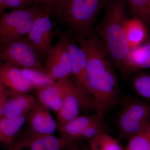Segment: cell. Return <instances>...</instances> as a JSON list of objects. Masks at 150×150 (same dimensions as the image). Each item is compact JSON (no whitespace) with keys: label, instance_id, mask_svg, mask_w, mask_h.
Listing matches in <instances>:
<instances>
[{"label":"cell","instance_id":"484cf974","mask_svg":"<svg viewBox=\"0 0 150 150\" xmlns=\"http://www.w3.org/2000/svg\"><path fill=\"white\" fill-rule=\"evenodd\" d=\"M36 0H5L6 8L12 11L24 9L35 5Z\"/></svg>","mask_w":150,"mask_h":150},{"label":"cell","instance_id":"f1b7e54d","mask_svg":"<svg viewBox=\"0 0 150 150\" xmlns=\"http://www.w3.org/2000/svg\"><path fill=\"white\" fill-rule=\"evenodd\" d=\"M5 0H0V15L4 13L6 10Z\"/></svg>","mask_w":150,"mask_h":150},{"label":"cell","instance_id":"ffe728a7","mask_svg":"<svg viewBox=\"0 0 150 150\" xmlns=\"http://www.w3.org/2000/svg\"><path fill=\"white\" fill-rule=\"evenodd\" d=\"M125 150H150V121L129 140Z\"/></svg>","mask_w":150,"mask_h":150},{"label":"cell","instance_id":"ba28073f","mask_svg":"<svg viewBox=\"0 0 150 150\" xmlns=\"http://www.w3.org/2000/svg\"><path fill=\"white\" fill-rule=\"evenodd\" d=\"M46 73L55 81L72 76L71 56L67 45L59 38L57 42L47 54Z\"/></svg>","mask_w":150,"mask_h":150},{"label":"cell","instance_id":"9c48e42d","mask_svg":"<svg viewBox=\"0 0 150 150\" xmlns=\"http://www.w3.org/2000/svg\"><path fill=\"white\" fill-rule=\"evenodd\" d=\"M51 17V15L47 11L41 14L35 19L27 35L41 58L47 56L51 51L53 46V38L56 35Z\"/></svg>","mask_w":150,"mask_h":150},{"label":"cell","instance_id":"3957f363","mask_svg":"<svg viewBox=\"0 0 150 150\" xmlns=\"http://www.w3.org/2000/svg\"><path fill=\"white\" fill-rule=\"evenodd\" d=\"M110 1L67 0L57 20L74 36H87L94 32L97 18Z\"/></svg>","mask_w":150,"mask_h":150},{"label":"cell","instance_id":"ac0fdd59","mask_svg":"<svg viewBox=\"0 0 150 150\" xmlns=\"http://www.w3.org/2000/svg\"><path fill=\"white\" fill-rule=\"evenodd\" d=\"M27 115L16 118H0V141L9 150L14 140L25 123Z\"/></svg>","mask_w":150,"mask_h":150},{"label":"cell","instance_id":"44dd1931","mask_svg":"<svg viewBox=\"0 0 150 150\" xmlns=\"http://www.w3.org/2000/svg\"><path fill=\"white\" fill-rule=\"evenodd\" d=\"M132 17L139 18L145 23L150 22V0H126Z\"/></svg>","mask_w":150,"mask_h":150},{"label":"cell","instance_id":"2e32d148","mask_svg":"<svg viewBox=\"0 0 150 150\" xmlns=\"http://www.w3.org/2000/svg\"><path fill=\"white\" fill-rule=\"evenodd\" d=\"M36 100L34 97L27 94L14 96L12 98L8 100L0 113V118L2 116L16 118L27 115L32 109Z\"/></svg>","mask_w":150,"mask_h":150},{"label":"cell","instance_id":"8992f818","mask_svg":"<svg viewBox=\"0 0 150 150\" xmlns=\"http://www.w3.org/2000/svg\"><path fill=\"white\" fill-rule=\"evenodd\" d=\"M150 121V103L138 99L129 100L124 105L118 120L119 135L129 140Z\"/></svg>","mask_w":150,"mask_h":150},{"label":"cell","instance_id":"30bf717a","mask_svg":"<svg viewBox=\"0 0 150 150\" xmlns=\"http://www.w3.org/2000/svg\"><path fill=\"white\" fill-rule=\"evenodd\" d=\"M70 142L54 135L37 136L28 133L16 137L8 150H62Z\"/></svg>","mask_w":150,"mask_h":150},{"label":"cell","instance_id":"52a82bcc","mask_svg":"<svg viewBox=\"0 0 150 150\" xmlns=\"http://www.w3.org/2000/svg\"><path fill=\"white\" fill-rule=\"evenodd\" d=\"M55 32L56 36L64 40L69 52L73 79L78 86L90 94L87 76V60L85 52L78 46L74 36L69 30L64 31L56 27Z\"/></svg>","mask_w":150,"mask_h":150},{"label":"cell","instance_id":"277c9868","mask_svg":"<svg viewBox=\"0 0 150 150\" xmlns=\"http://www.w3.org/2000/svg\"><path fill=\"white\" fill-rule=\"evenodd\" d=\"M46 11H47L43 6L35 5L1 16L0 46L26 36L38 17Z\"/></svg>","mask_w":150,"mask_h":150},{"label":"cell","instance_id":"d4e9b609","mask_svg":"<svg viewBox=\"0 0 150 150\" xmlns=\"http://www.w3.org/2000/svg\"><path fill=\"white\" fill-rule=\"evenodd\" d=\"M67 0H36L35 5L43 6L51 16L56 18L61 14Z\"/></svg>","mask_w":150,"mask_h":150},{"label":"cell","instance_id":"6da1fadb","mask_svg":"<svg viewBox=\"0 0 150 150\" xmlns=\"http://www.w3.org/2000/svg\"><path fill=\"white\" fill-rule=\"evenodd\" d=\"M76 41L86 55L88 82L95 109L103 116L108 108L118 104L120 98L119 84L113 64L96 33L78 36Z\"/></svg>","mask_w":150,"mask_h":150},{"label":"cell","instance_id":"8fae6325","mask_svg":"<svg viewBox=\"0 0 150 150\" xmlns=\"http://www.w3.org/2000/svg\"><path fill=\"white\" fill-rule=\"evenodd\" d=\"M75 82L72 76L56 81L54 83L36 90L38 100L56 113L63 104L65 96Z\"/></svg>","mask_w":150,"mask_h":150},{"label":"cell","instance_id":"e0dca14e","mask_svg":"<svg viewBox=\"0 0 150 150\" xmlns=\"http://www.w3.org/2000/svg\"><path fill=\"white\" fill-rule=\"evenodd\" d=\"M124 29L130 50L141 46L147 39L145 23L139 18L134 17L127 18L124 23Z\"/></svg>","mask_w":150,"mask_h":150},{"label":"cell","instance_id":"7402d4cb","mask_svg":"<svg viewBox=\"0 0 150 150\" xmlns=\"http://www.w3.org/2000/svg\"><path fill=\"white\" fill-rule=\"evenodd\" d=\"M21 69L35 90L50 85L56 81L46 73L27 68H22Z\"/></svg>","mask_w":150,"mask_h":150},{"label":"cell","instance_id":"603a6c76","mask_svg":"<svg viewBox=\"0 0 150 150\" xmlns=\"http://www.w3.org/2000/svg\"><path fill=\"white\" fill-rule=\"evenodd\" d=\"M132 84L138 94L150 100V75L144 73L136 75L132 79Z\"/></svg>","mask_w":150,"mask_h":150},{"label":"cell","instance_id":"cb8c5ba5","mask_svg":"<svg viewBox=\"0 0 150 150\" xmlns=\"http://www.w3.org/2000/svg\"><path fill=\"white\" fill-rule=\"evenodd\" d=\"M103 117H100L87 127L81 134L79 142L86 140L89 141L100 133L105 131V126Z\"/></svg>","mask_w":150,"mask_h":150},{"label":"cell","instance_id":"7c38bea8","mask_svg":"<svg viewBox=\"0 0 150 150\" xmlns=\"http://www.w3.org/2000/svg\"><path fill=\"white\" fill-rule=\"evenodd\" d=\"M0 83L13 96L26 94L34 89L20 68L6 62L1 64Z\"/></svg>","mask_w":150,"mask_h":150},{"label":"cell","instance_id":"7a4b0ae2","mask_svg":"<svg viewBox=\"0 0 150 150\" xmlns=\"http://www.w3.org/2000/svg\"><path fill=\"white\" fill-rule=\"evenodd\" d=\"M128 8L126 0H110L103 18L94 27L112 64L122 70L131 50L124 29Z\"/></svg>","mask_w":150,"mask_h":150},{"label":"cell","instance_id":"4fadbf2b","mask_svg":"<svg viewBox=\"0 0 150 150\" xmlns=\"http://www.w3.org/2000/svg\"><path fill=\"white\" fill-rule=\"evenodd\" d=\"M49 108L36 100L29 112L30 131L34 136L53 135L57 127Z\"/></svg>","mask_w":150,"mask_h":150},{"label":"cell","instance_id":"d6986e66","mask_svg":"<svg viewBox=\"0 0 150 150\" xmlns=\"http://www.w3.org/2000/svg\"><path fill=\"white\" fill-rule=\"evenodd\" d=\"M90 150H123L118 140L105 131L88 141Z\"/></svg>","mask_w":150,"mask_h":150},{"label":"cell","instance_id":"5bb4252c","mask_svg":"<svg viewBox=\"0 0 150 150\" xmlns=\"http://www.w3.org/2000/svg\"><path fill=\"white\" fill-rule=\"evenodd\" d=\"M103 116L96 113L95 115L79 116L62 126H58L60 137L70 143L79 142L81 134L87 127Z\"/></svg>","mask_w":150,"mask_h":150},{"label":"cell","instance_id":"83f0119b","mask_svg":"<svg viewBox=\"0 0 150 150\" xmlns=\"http://www.w3.org/2000/svg\"><path fill=\"white\" fill-rule=\"evenodd\" d=\"M81 142H72L70 143L62 150H90L89 145H82L80 144Z\"/></svg>","mask_w":150,"mask_h":150},{"label":"cell","instance_id":"9a60e30c","mask_svg":"<svg viewBox=\"0 0 150 150\" xmlns=\"http://www.w3.org/2000/svg\"><path fill=\"white\" fill-rule=\"evenodd\" d=\"M148 68H150V35L141 46L130 50L123 71L130 73Z\"/></svg>","mask_w":150,"mask_h":150},{"label":"cell","instance_id":"4316f807","mask_svg":"<svg viewBox=\"0 0 150 150\" xmlns=\"http://www.w3.org/2000/svg\"><path fill=\"white\" fill-rule=\"evenodd\" d=\"M8 93L9 91L5 86L0 83V113L8 101Z\"/></svg>","mask_w":150,"mask_h":150},{"label":"cell","instance_id":"5b68a950","mask_svg":"<svg viewBox=\"0 0 150 150\" xmlns=\"http://www.w3.org/2000/svg\"><path fill=\"white\" fill-rule=\"evenodd\" d=\"M40 59L27 35L1 46L0 48L1 62H7L21 69L27 68L46 73Z\"/></svg>","mask_w":150,"mask_h":150}]
</instances>
